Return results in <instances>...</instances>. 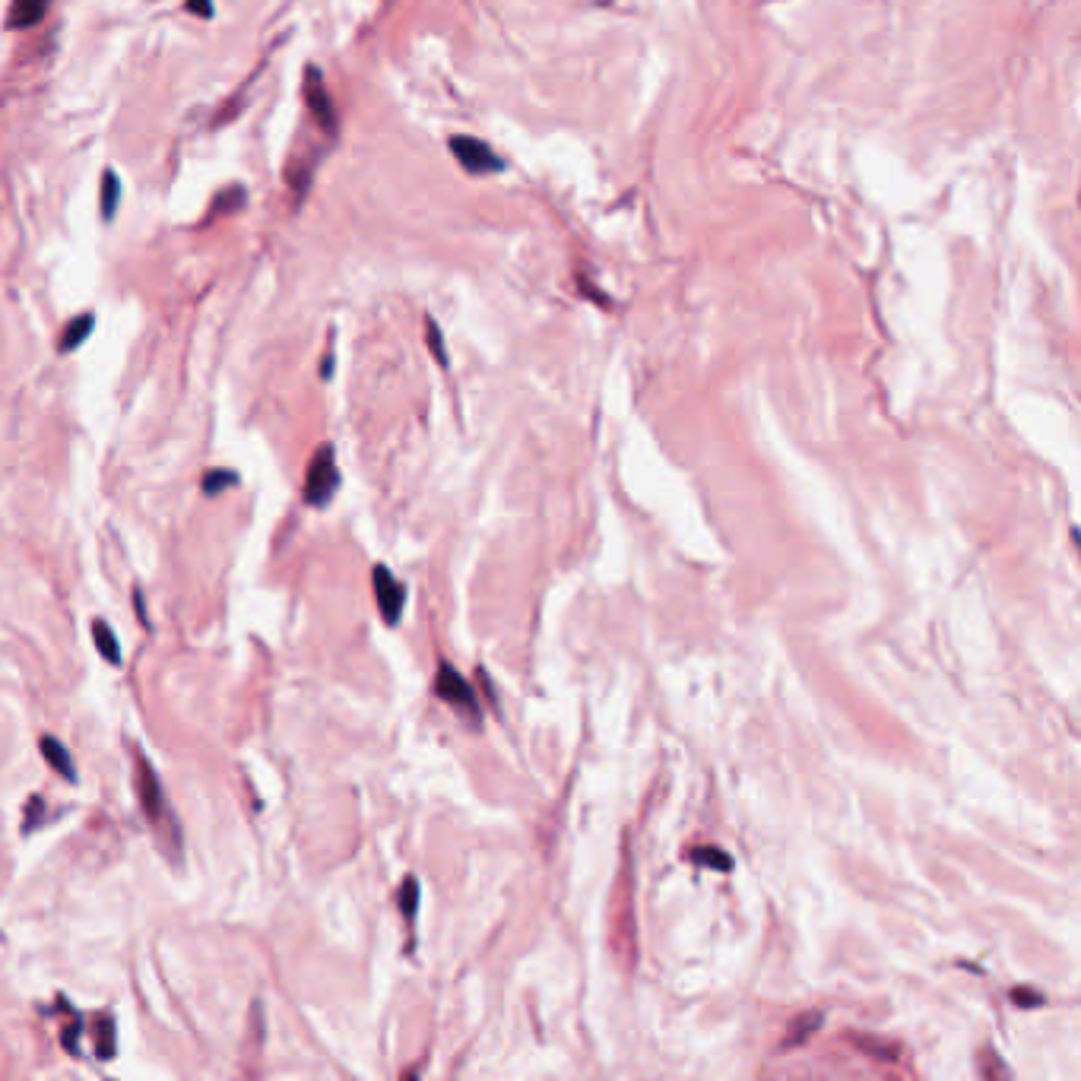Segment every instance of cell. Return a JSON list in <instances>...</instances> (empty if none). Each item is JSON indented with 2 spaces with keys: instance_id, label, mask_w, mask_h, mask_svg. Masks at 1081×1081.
Here are the masks:
<instances>
[{
  "instance_id": "cell-1",
  "label": "cell",
  "mask_w": 1081,
  "mask_h": 1081,
  "mask_svg": "<svg viewBox=\"0 0 1081 1081\" xmlns=\"http://www.w3.org/2000/svg\"><path fill=\"white\" fill-rule=\"evenodd\" d=\"M134 764H137V796H140V809L146 815V822L153 825V831H169L172 834V844L175 850L181 847V831H178V822L172 818L169 806H165V793H162V784H159V774L153 771V764L146 761V755L140 749H134Z\"/></svg>"
},
{
  "instance_id": "cell-2",
  "label": "cell",
  "mask_w": 1081,
  "mask_h": 1081,
  "mask_svg": "<svg viewBox=\"0 0 1081 1081\" xmlns=\"http://www.w3.org/2000/svg\"><path fill=\"white\" fill-rule=\"evenodd\" d=\"M340 489V470H337V454H333V444H321L318 454L308 463V476H305V501L311 508H324L333 498V492Z\"/></svg>"
},
{
  "instance_id": "cell-3",
  "label": "cell",
  "mask_w": 1081,
  "mask_h": 1081,
  "mask_svg": "<svg viewBox=\"0 0 1081 1081\" xmlns=\"http://www.w3.org/2000/svg\"><path fill=\"white\" fill-rule=\"evenodd\" d=\"M435 692L441 701H447L451 707H457V711L470 714L473 720H479V698L473 692V685L463 679L454 666L441 663L438 666V679H435Z\"/></svg>"
},
{
  "instance_id": "cell-4",
  "label": "cell",
  "mask_w": 1081,
  "mask_h": 1081,
  "mask_svg": "<svg viewBox=\"0 0 1081 1081\" xmlns=\"http://www.w3.org/2000/svg\"><path fill=\"white\" fill-rule=\"evenodd\" d=\"M451 153L463 169L473 175H492V172L505 169V162L498 159L495 149L476 137H451Z\"/></svg>"
},
{
  "instance_id": "cell-5",
  "label": "cell",
  "mask_w": 1081,
  "mask_h": 1081,
  "mask_svg": "<svg viewBox=\"0 0 1081 1081\" xmlns=\"http://www.w3.org/2000/svg\"><path fill=\"white\" fill-rule=\"evenodd\" d=\"M305 102H308L311 118L321 124L324 134H330V137L337 134L340 118H337V108H333V99H330V92H327V86L321 80L318 67L305 70Z\"/></svg>"
},
{
  "instance_id": "cell-6",
  "label": "cell",
  "mask_w": 1081,
  "mask_h": 1081,
  "mask_svg": "<svg viewBox=\"0 0 1081 1081\" xmlns=\"http://www.w3.org/2000/svg\"><path fill=\"white\" fill-rule=\"evenodd\" d=\"M371 581H375V596H378V609H381V615H384V622H387V625H397L400 615H403V603H406L403 584H400L397 577L390 574L384 565L375 568Z\"/></svg>"
},
{
  "instance_id": "cell-7",
  "label": "cell",
  "mask_w": 1081,
  "mask_h": 1081,
  "mask_svg": "<svg viewBox=\"0 0 1081 1081\" xmlns=\"http://www.w3.org/2000/svg\"><path fill=\"white\" fill-rule=\"evenodd\" d=\"M48 4H51V0H13L10 16H7V26H10V29H32V26H39V23L45 20V13H48Z\"/></svg>"
},
{
  "instance_id": "cell-8",
  "label": "cell",
  "mask_w": 1081,
  "mask_h": 1081,
  "mask_svg": "<svg viewBox=\"0 0 1081 1081\" xmlns=\"http://www.w3.org/2000/svg\"><path fill=\"white\" fill-rule=\"evenodd\" d=\"M42 755H45V761H48L51 768L58 771L64 780H70V784H77V764H73V758H70V752L64 749V742H61V739H54V736H42Z\"/></svg>"
},
{
  "instance_id": "cell-9",
  "label": "cell",
  "mask_w": 1081,
  "mask_h": 1081,
  "mask_svg": "<svg viewBox=\"0 0 1081 1081\" xmlns=\"http://www.w3.org/2000/svg\"><path fill=\"white\" fill-rule=\"evenodd\" d=\"M92 641H96L99 654H102L111 666H121V644H118L115 631H111V625H108L105 619L92 622Z\"/></svg>"
},
{
  "instance_id": "cell-10",
  "label": "cell",
  "mask_w": 1081,
  "mask_h": 1081,
  "mask_svg": "<svg viewBox=\"0 0 1081 1081\" xmlns=\"http://www.w3.org/2000/svg\"><path fill=\"white\" fill-rule=\"evenodd\" d=\"M245 197H248L245 188H238V184H232V188H226V191H219L207 222H213L219 216H229V213H241V207H245Z\"/></svg>"
},
{
  "instance_id": "cell-11",
  "label": "cell",
  "mask_w": 1081,
  "mask_h": 1081,
  "mask_svg": "<svg viewBox=\"0 0 1081 1081\" xmlns=\"http://www.w3.org/2000/svg\"><path fill=\"white\" fill-rule=\"evenodd\" d=\"M92 324H96V318L92 314H80V318H73L64 330L61 337V352H73L80 343H86V337L92 333Z\"/></svg>"
},
{
  "instance_id": "cell-12",
  "label": "cell",
  "mask_w": 1081,
  "mask_h": 1081,
  "mask_svg": "<svg viewBox=\"0 0 1081 1081\" xmlns=\"http://www.w3.org/2000/svg\"><path fill=\"white\" fill-rule=\"evenodd\" d=\"M99 203H102V216L111 219L118 213V203H121V181L115 172H102V191H99Z\"/></svg>"
},
{
  "instance_id": "cell-13",
  "label": "cell",
  "mask_w": 1081,
  "mask_h": 1081,
  "mask_svg": "<svg viewBox=\"0 0 1081 1081\" xmlns=\"http://www.w3.org/2000/svg\"><path fill=\"white\" fill-rule=\"evenodd\" d=\"M822 1024V1012H809V1015H799L793 1018L790 1024V1037L784 1040V1047H799L803 1040H809L815 1034V1028Z\"/></svg>"
},
{
  "instance_id": "cell-14",
  "label": "cell",
  "mask_w": 1081,
  "mask_h": 1081,
  "mask_svg": "<svg viewBox=\"0 0 1081 1081\" xmlns=\"http://www.w3.org/2000/svg\"><path fill=\"white\" fill-rule=\"evenodd\" d=\"M692 860H695L698 866L717 869V872H730V869H733L730 853L720 850V847H698V850H692Z\"/></svg>"
},
{
  "instance_id": "cell-15",
  "label": "cell",
  "mask_w": 1081,
  "mask_h": 1081,
  "mask_svg": "<svg viewBox=\"0 0 1081 1081\" xmlns=\"http://www.w3.org/2000/svg\"><path fill=\"white\" fill-rule=\"evenodd\" d=\"M235 482H238V473H235V470H210L207 476H203L200 489H203V495H219L222 489L235 486Z\"/></svg>"
},
{
  "instance_id": "cell-16",
  "label": "cell",
  "mask_w": 1081,
  "mask_h": 1081,
  "mask_svg": "<svg viewBox=\"0 0 1081 1081\" xmlns=\"http://www.w3.org/2000/svg\"><path fill=\"white\" fill-rule=\"evenodd\" d=\"M115 1037H118V1034H115V1021L105 1018L102 1028H99V1047H96L99 1059H115V1050H118Z\"/></svg>"
},
{
  "instance_id": "cell-17",
  "label": "cell",
  "mask_w": 1081,
  "mask_h": 1081,
  "mask_svg": "<svg viewBox=\"0 0 1081 1081\" xmlns=\"http://www.w3.org/2000/svg\"><path fill=\"white\" fill-rule=\"evenodd\" d=\"M416 907H419V882L416 879H406L403 888H400V910L406 920L416 917Z\"/></svg>"
},
{
  "instance_id": "cell-18",
  "label": "cell",
  "mask_w": 1081,
  "mask_h": 1081,
  "mask_svg": "<svg viewBox=\"0 0 1081 1081\" xmlns=\"http://www.w3.org/2000/svg\"><path fill=\"white\" fill-rule=\"evenodd\" d=\"M42 815H45V806H42V799L35 796L32 803H29V809H26V822H23V831L29 834V831H35V828H39Z\"/></svg>"
},
{
  "instance_id": "cell-19",
  "label": "cell",
  "mask_w": 1081,
  "mask_h": 1081,
  "mask_svg": "<svg viewBox=\"0 0 1081 1081\" xmlns=\"http://www.w3.org/2000/svg\"><path fill=\"white\" fill-rule=\"evenodd\" d=\"M428 346H432L438 365H447V352H444V343H441V333H438L435 321H428Z\"/></svg>"
},
{
  "instance_id": "cell-20",
  "label": "cell",
  "mask_w": 1081,
  "mask_h": 1081,
  "mask_svg": "<svg viewBox=\"0 0 1081 1081\" xmlns=\"http://www.w3.org/2000/svg\"><path fill=\"white\" fill-rule=\"evenodd\" d=\"M80 1034H83L80 1024H70L67 1034H64V1050H67V1053H73V1056L80 1053V1050H77V1037H80Z\"/></svg>"
},
{
  "instance_id": "cell-21",
  "label": "cell",
  "mask_w": 1081,
  "mask_h": 1081,
  "mask_svg": "<svg viewBox=\"0 0 1081 1081\" xmlns=\"http://www.w3.org/2000/svg\"><path fill=\"white\" fill-rule=\"evenodd\" d=\"M1015 1002H1021V1009H1037L1043 1002L1040 993H1028V990H1015Z\"/></svg>"
},
{
  "instance_id": "cell-22",
  "label": "cell",
  "mask_w": 1081,
  "mask_h": 1081,
  "mask_svg": "<svg viewBox=\"0 0 1081 1081\" xmlns=\"http://www.w3.org/2000/svg\"><path fill=\"white\" fill-rule=\"evenodd\" d=\"M188 10L197 16H213V4L210 0H188Z\"/></svg>"
},
{
  "instance_id": "cell-23",
  "label": "cell",
  "mask_w": 1081,
  "mask_h": 1081,
  "mask_svg": "<svg viewBox=\"0 0 1081 1081\" xmlns=\"http://www.w3.org/2000/svg\"><path fill=\"white\" fill-rule=\"evenodd\" d=\"M330 368H333V356L324 359V368H321V378H330Z\"/></svg>"
}]
</instances>
